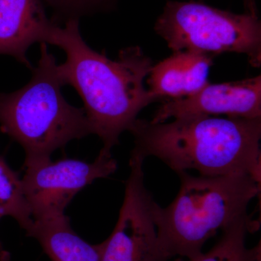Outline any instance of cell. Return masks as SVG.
Wrapping results in <instances>:
<instances>
[{"instance_id":"cell-4","label":"cell","mask_w":261,"mask_h":261,"mask_svg":"<svg viewBox=\"0 0 261 261\" xmlns=\"http://www.w3.org/2000/svg\"><path fill=\"white\" fill-rule=\"evenodd\" d=\"M29 83L11 93H0V130L25 152L24 167L40 166L70 141L92 135L84 108L63 97L56 58L40 44V58Z\"/></svg>"},{"instance_id":"cell-12","label":"cell","mask_w":261,"mask_h":261,"mask_svg":"<svg viewBox=\"0 0 261 261\" xmlns=\"http://www.w3.org/2000/svg\"><path fill=\"white\" fill-rule=\"evenodd\" d=\"M258 223L250 216L222 231L219 241L207 252L192 258L178 257L174 261H260V246L247 248L245 238L258 228Z\"/></svg>"},{"instance_id":"cell-3","label":"cell","mask_w":261,"mask_h":261,"mask_svg":"<svg viewBox=\"0 0 261 261\" xmlns=\"http://www.w3.org/2000/svg\"><path fill=\"white\" fill-rule=\"evenodd\" d=\"M181 187L166 207L154 202L152 215L167 260L192 258L219 231L248 217L247 206L260 194V181L247 173L192 176L178 173Z\"/></svg>"},{"instance_id":"cell-8","label":"cell","mask_w":261,"mask_h":261,"mask_svg":"<svg viewBox=\"0 0 261 261\" xmlns=\"http://www.w3.org/2000/svg\"><path fill=\"white\" fill-rule=\"evenodd\" d=\"M218 115L261 118V75L227 83H208L192 95L163 101L150 121L161 123L171 118Z\"/></svg>"},{"instance_id":"cell-15","label":"cell","mask_w":261,"mask_h":261,"mask_svg":"<svg viewBox=\"0 0 261 261\" xmlns=\"http://www.w3.org/2000/svg\"><path fill=\"white\" fill-rule=\"evenodd\" d=\"M4 214L0 209V219L3 217ZM10 259V254L9 252L7 251L3 247V243L0 241V261H9Z\"/></svg>"},{"instance_id":"cell-5","label":"cell","mask_w":261,"mask_h":261,"mask_svg":"<svg viewBox=\"0 0 261 261\" xmlns=\"http://www.w3.org/2000/svg\"><path fill=\"white\" fill-rule=\"evenodd\" d=\"M154 31L173 53L191 50L213 57L240 53L252 66H260L261 23L252 0L242 14L197 2L168 1Z\"/></svg>"},{"instance_id":"cell-14","label":"cell","mask_w":261,"mask_h":261,"mask_svg":"<svg viewBox=\"0 0 261 261\" xmlns=\"http://www.w3.org/2000/svg\"><path fill=\"white\" fill-rule=\"evenodd\" d=\"M53 9L54 16L51 20L63 25L70 19L80 20L82 16L105 9L113 0H44Z\"/></svg>"},{"instance_id":"cell-2","label":"cell","mask_w":261,"mask_h":261,"mask_svg":"<svg viewBox=\"0 0 261 261\" xmlns=\"http://www.w3.org/2000/svg\"><path fill=\"white\" fill-rule=\"evenodd\" d=\"M129 132L132 152L157 158L177 174L247 173L260 181L261 118L194 116L161 123L138 118Z\"/></svg>"},{"instance_id":"cell-1","label":"cell","mask_w":261,"mask_h":261,"mask_svg":"<svg viewBox=\"0 0 261 261\" xmlns=\"http://www.w3.org/2000/svg\"><path fill=\"white\" fill-rule=\"evenodd\" d=\"M46 44L64 51L66 59L58 64V74L64 86L73 87L82 97L92 134L102 142L100 151L111 154L139 113L159 101L144 85L152 60L137 46L124 48L116 60L110 59L85 42L77 19L63 25L53 23Z\"/></svg>"},{"instance_id":"cell-7","label":"cell","mask_w":261,"mask_h":261,"mask_svg":"<svg viewBox=\"0 0 261 261\" xmlns=\"http://www.w3.org/2000/svg\"><path fill=\"white\" fill-rule=\"evenodd\" d=\"M112 153L102 151L94 162L64 159L25 168L22 178L24 196L34 221L65 214L73 197L98 178L116 172Z\"/></svg>"},{"instance_id":"cell-6","label":"cell","mask_w":261,"mask_h":261,"mask_svg":"<svg viewBox=\"0 0 261 261\" xmlns=\"http://www.w3.org/2000/svg\"><path fill=\"white\" fill-rule=\"evenodd\" d=\"M145 159L130 153V173L118 221L101 261H168L160 246L152 208L154 201L145 187Z\"/></svg>"},{"instance_id":"cell-11","label":"cell","mask_w":261,"mask_h":261,"mask_svg":"<svg viewBox=\"0 0 261 261\" xmlns=\"http://www.w3.org/2000/svg\"><path fill=\"white\" fill-rule=\"evenodd\" d=\"M35 239L51 261H101L106 241L87 243L73 231L65 214L34 221L25 232Z\"/></svg>"},{"instance_id":"cell-9","label":"cell","mask_w":261,"mask_h":261,"mask_svg":"<svg viewBox=\"0 0 261 261\" xmlns=\"http://www.w3.org/2000/svg\"><path fill=\"white\" fill-rule=\"evenodd\" d=\"M53 23L42 0H0V55L32 69L27 51L35 43H46Z\"/></svg>"},{"instance_id":"cell-10","label":"cell","mask_w":261,"mask_h":261,"mask_svg":"<svg viewBox=\"0 0 261 261\" xmlns=\"http://www.w3.org/2000/svg\"><path fill=\"white\" fill-rule=\"evenodd\" d=\"M214 58L195 51H173L152 66L147 80L149 92L163 101L196 93L209 83Z\"/></svg>"},{"instance_id":"cell-13","label":"cell","mask_w":261,"mask_h":261,"mask_svg":"<svg viewBox=\"0 0 261 261\" xmlns=\"http://www.w3.org/2000/svg\"><path fill=\"white\" fill-rule=\"evenodd\" d=\"M0 209L10 216L25 232L34 224L32 213L23 194L22 178L0 155Z\"/></svg>"}]
</instances>
